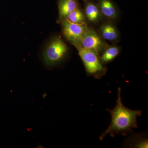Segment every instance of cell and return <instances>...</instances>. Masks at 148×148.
Here are the masks:
<instances>
[{"label":"cell","mask_w":148,"mask_h":148,"mask_svg":"<svg viewBox=\"0 0 148 148\" xmlns=\"http://www.w3.org/2000/svg\"><path fill=\"white\" fill-rule=\"evenodd\" d=\"M69 49L61 37L56 36L51 40L45 49L43 56L47 66H53L65 60Z\"/></svg>","instance_id":"obj_2"},{"label":"cell","mask_w":148,"mask_h":148,"mask_svg":"<svg viewBox=\"0 0 148 148\" xmlns=\"http://www.w3.org/2000/svg\"><path fill=\"white\" fill-rule=\"evenodd\" d=\"M76 48L88 76H93L95 78L100 79L106 75L107 68L101 63L100 55L98 53L79 47Z\"/></svg>","instance_id":"obj_3"},{"label":"cell","mask_w":148,"mask_h":148,"mask_svg":"<svg viewBox=\"0 0 148 148\" xmlns=\"http://www.w3.org/2000/svg\"><path fill=\"white\" fill-rule=\"evenodd\" d=\"M110 114L111 122L107 129L99 137L102 140L107 135L114 137L116 134L126 136L132 132V130L138 127L137 118L142 115V112L139 110H132L123 104L121 98V88H118L116 104L112 110L107 109Z\"/></svg>","instance_id":"obj_1"},{"label":"cell","mask_w":148,"mask_h":148,"mask_svg":"<svg viewBox=\"0 0 148 148\" xmlns=\"http://www.w3.org/2000/svg\"><path fill=\"white\" fill-rule=\"evenodd\" d=\"M100 35L104 40L116 42L119 40V30L112 21H108L101 24L99 28Z\"/></svg>","instance_id":"obj_8"},{"label":"cell","mask_w":148,"mask_h":148,"mask_svg":"<svg viewBox=\"0 0 148 148\" xmlns=\"http://www.w3.org/2000/svg\"><path fill=\"white\" fill-rule=\"evenodd\" d=\"M83 1H88V0H83Z\"/></svg>","instance_id":"obj_13"},{"label":"cell","mask_w":148,"mask_h":148,"mask_svg":"<svg viewBox=\"0 0 148 148\" xmlns=\"http://www.w3.org/2000/svg\"><path fill=\"white\" fill-rule=\"evenodd\" d=\"M65 19L74 24H87L84 12L80 7L70 14Z\"/></svg>","instance_id":"obj_12"},{"label":"cell","mask_w":148,"mask_h":148,"mask_svg":"<svg viewBox=\"0 0 148 148\" xmlns=\"http://www.w3.org/2000/svg\"><path fill=\"white\" fill-rule=\"evenodd\" d=\"M58 22L66 19L73 11L80 7L78 0H58Z\"/></svg>","instance_id":"obj_9"},{"label":"cell","mask_w":148,"mask_h":148,"mask_svg":"<svg viewBox=\"0 0 148 148\" xmlns=\"http://www.w3.org/2000/svg\"><path fill=\"white\" fill-rule=\"evenodd\" d=\"M84 12L86 21L93 24L100 23L103 17L96 3L90 0L85 1Z\"/></svg>","instance_id":"obj_7"},{"label":"cell","mask_w":148,"mask_h":148,"mask_svg":"<svg viewBox=\"0 0 148 148\" xmlns=\"http://www.w3.org/2000/svg\"><path fill=\"white\" fill-rule=\"evenodd\" d=\"M97 5L103 18L113 21L118 17L119 11L116 5L112 0H97Z\"/></svg>","instance_id":"obj_6"},{"label":"cell","mask_w":148,"mask_h":148,"mask_svg":"<svg viewBox=\"0 0 148 148\" xmlns=\"http://www.w3.org/2000/svg\"><path fill=\"white\" fill-rule=\"evenodd\" d=\"M59 23L65 38L75 47L79 43L88 27L87 24H74L66 19Z\"/></svg>","instance_id":"obj_5"},{"label":"cell","mask_w":148,"mask_h":148,"mask_svg":"<svg viewBox=\"0 0 148 148\" xmlns=\"http://www.w3.org/2000/svg\"><path fill=\"white\" fill-rule=\"evenodd\" d=\"M120 49L116 45L108 46L100 55V60L104 65L113 61L120 52Z\"/></svg>","instance_id":"obj_11"},{"label":"cell","mask_w":148,"mask_h":148,"mask_svg":"<svg viewBox=\"0 0 148 148\" xmlns=\"http://www.w3.org/2000/svg\"><path fill=\"white\" fill-rule=\"evenodd\" d=\"M108 45L101 35L92 28L88 27L77 45L75 46L93 51L99 55Z\"/></svg>","instance_id":"obj_4"},{"label":"cell","mask_w":148,"mask_h":148,"mask_svg":"<svg viewBox=\"0 0 148 148\" xmlns=\"http://www.w3.org/2000/svg\"><path fill=\"white\" fill-rule=\"evenodd\" d=\"M124 147L147 148V135L144 133L132 134L124 142Z\"/></svg>","instance_id":"obj_10"}]
</instances>
